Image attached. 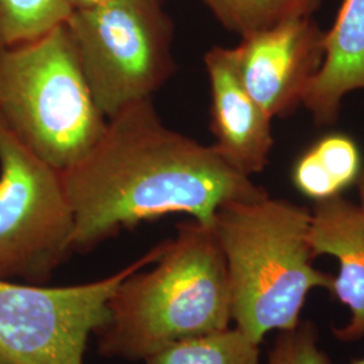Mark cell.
I'll list each match as a JSON object with an SVG mask.
<instances>
[{"label":"cell","instance_id":"6da1fadb","mask_svg":"<svg viewBox=\"0 0 364 364\" xmlns=\"http://www.w3.org/2000/svg\"><path fill=\"white\" fill-rule=\"evenodd\" d=\"M63 180L75 215L73 252L169 215L213 225L223 205L269 196L213 144L169 129L151 99L108 119L100 139L63 170Z\"/></svg>","mask_w":364,"mask_h":364},{"label":"cell","instance_id":"7a4b0ae2","mask_svg":"<svg viewBox=\"0 0 364 364\" xmlns=\"http://www.w3.org/2000/svg\"><path fill=\"white\" fill-rule=\"evenodd\" d=\"M227 262L213 225L180 223L158 259L127 277L95 336L108 359L144 362L185 338L231 326Z\"/></svg>","mask_w":364,"mask_h":364},{"label":"cell","instance_id":"3957f363","mask_svg":"<svg viewBox=\"0 0 364 364\" xmlns=\"http://www.w3.org/2000/svg\"><path fill=\"white\" fill-rule=\"evenodd\" d=\"M311 210L270 196L223 205L215 218L230 281L235 328L255 344L301 323L308 296L329 291L309 245Z\"/></svg>","mask_w":364,"mask_h":364},{"label":"cell","instance_id":"277c9868","mask_svg":"<svg viewBox=\"0 0 364 364\" xmlns=\"http://www.w3.org/2000/svg\"><path fill=\"white\" fill-rule=\"evenodd\" d=\"M0 115L18 138L58 170L91 151L107 126L66 23L0 48Z\"/></svg>","mask_w":364,"mask_h":364},{"label":"cell","instance_id":"5b68a950","mask_svg":"<svg viewBox=\"0 0 364 364\" xmlns=\"http://www.w3.org/2000/svg\"><path fill=\"white\" fill-rule=\"evenodd\" d=\"M65 23L107 119L151 99L176 72L174 25L159 0H109L72 11Z\"/></svg>","mask_w":364,"mask_h":364},{"label":"cell","instance_id":"8992f818","mask_svg":"<svg viewBox=\"0 0 364 364\" xmlns=\"http://www.w3.org/2000/svg\"><path fill=\"white\" fill-rule=\"evenodd\" d=\"M75 215L63 171L0 115V279L45 285L73 254Z\"/></svg>","mask_w":364,"mask_h":364},{"label":"cell","instance_id":"52a82bcc","mask_svg":"<svg viewBox=\"0 0 364 364\" xmlns=\"http://www.w3.org/2000/svg\"><path fill=\"white\" fill-rule=\"evenodd\" d=\"M165 247L166 240L117 273L80 285L0 279V356L10 364H84L88 340L105 326L117 287L153 264Z\"/></svg>","mask_w":364,"mask_h":364},{"label":"cell","instance_id":"ba28073f","mask_svg":"<svg viewBox=\"0 0 364 364\" xmlns=\"http://www.w3.org/2000/svg\"><path fill=\"white\" fill-rule=\"evenodd\" d=\"M324 36L313 16L248 34L234 49L239 76L263 111L291 115L324 60Z\"/></svg>","mask_w":364,"mask_h":364},{"label":"cell","instance_id":"9c48e42d","mask_svg":"<svg viewBox=\"0 0 364 364\" xmlns=\"http://www.w3.org/2000/svg\"><path fill=\"white\" fill-rule=\"evenodd\" d=\"M204 64L210 90L213 147L248 177L263 171L273 149V119L246 90L232 48H210L204 55Z\"/></svg>","mask_w":364,"mask_h":364},{"label":"cell","instance_id":"30bf717a","mask_svg":"<svg viewBox=\"0 0 364 364\" xmlns=\"http://www.w3.org/2000/svg\"><path fill=\"white\" fill-rule=\"evenodd\" d=\"M309 245L314 257L329 255L338 262L329 293L348 308L350 318L335 326L341 343L364 338V215L359 204L343 196L314 203Z\"/></svg>","mask_w":364,"mask_h":364},{"label":"cell","instance_id":"8fae6325","mask_svg":"<svg viewBox=\"0 0 364 364\" xmlns=\"http://www.w3.org/2000/svg\"><path fill=\"white\" fill-rule=\"evenodd\" d=\"M364 90V0H343L324 36V60L302 105L317 126L338 122L344 97Z\"/></svg>","mask_w":364,"mask_h":364},{"label":"cell","instance_id":"7c38bea8","mask_svg":"<svg viewBox=\"0 0 364 364\" xmlns=\"http://www.w3.org/2000/svg\"><path fill=\"white\" fill-rule=\"evenodd\" d=\"M259 344L237 328L185 338L147 358L144 364H259Z\"/></svg>","mask_w":364,"mask_h":364},{"label":"cell","instance_id":"4fadbf2b","mask_svg":"<svg viewBox=\"0 0 364 364\" xmlns=\"http://www.w3.org/2000/svg\"><path fill=\"white\" fill-rule=\"evenodd\" d=\"M221 26L245 37L287 21L313 16L323 0H201Z\"/></svg>","mask_w":364,"mask_h":364},{"label":"cell","instance_id":"5bb4252c","mask_svg":"<svg viewBox=\"0 0 364 364\" xmlns=\"http://www.w3.org/2000/svg\"><path fill=\"white\" fill-rule=\"evenodd\" d=\"M72 11L69 0H0V48L37 38Z\"/></svg>","mask_w":364,"mask_h":364},{"label":"cell","instance_id":"9a60e30c","mask_svg":"<svg viewBox=\"0 0 364 364\" xmlns=\"http://www.w3.org/2000/svg\"><path fill=\"white\" fill-rule=\"evenodd\" d=\"M343 193L356 183L362 171V156L356 142L346 134H329L311 147Z\"/></svg>","mask_w":364,"mask_h":364},{"label":"cell","instance_id":"2e32d148","mask_svg":"<svg viewBox=\"0 0 364 364\" xmlns=\"http://www.w3.org/2000/svg\"><path fill=\"white\" fill-rule=\"evenodd\" d=\"M318 341L316 326L301 320L296 328L278 332L267 364H332Z\"/></svg>","mask_w":364,"mask_h":364},{"label":"cell","instance_id":"e0dca14e","mask_svg":"<svg viewBox=\"0 0 364 364\" xmlns=\"http://www.w3.org/2000/svg\"><path fill=\"white\" fill-rule=\"evenodd\" d=\"M293 183L299 193L314 203L341 196L338 185L309 149L299 156L293 169Z\"/></svg>","mask_w":364,"mask_h":364},{"label":"cell","instance_id":"ac0fdd59","mask_svg":"<svg viewBox=\"0 0 364 364\" xmlns=\"http://www.w3.org/2000/svg\"><path fill=\"white\" fill-rule=\"evenodd\" d=\"M107 1H109V0H69V4L72 7V10L76 11V10L93 9L100 4H105Z\"/></svg>","mask_w":364,"mask_h":364},{"label":"cell","instance_id":"d6986e66","mask_svg":"<svg viewBox=\"0 0 364 364\" xmlns=\"http://www.w3.org/2000/svg\"><path fill=\"white\" fill-rule=\"evenodd\" d=\"M358 189H359V198H360V203H359V207L362 209V212H363L364 215V168H362V171H360V176H359V178H358Z\"/></svg>","mask_w":364,"mask_h":364},{"label":"cell","instance_id":"ffe728a7","mask_svg":"<svg viewBox=\"0 0 364 364\" xmlns=\"http://www.w3.org/2000/svg\"><path fill=\"white\" fill-rule=\"evenodd\" d=\"M347 364H364V358H360V359H353V360L348 362Z\"/></svg>","mask_w":364,"mask_h":364},{"label":"cell","instance_id":"44dd1931","mask_svg":"<svg viewBox=\"0 0 364 364\" xmlns=\"http://www.w3.org/2000/svg\"><path fill=\"white\" fill-rule=\"evenodd\" d=\"M0 364H10L7 360H4L1 356H0Z\"/></svg>","mask_w":364,"mask_h":364},{"label":"cell","instance_id":"7402d4cb","mask_svg":"<svg viewBox=\"0 0 364 364\" xmlns=\"http://www.w3.org/2000/svg\"><path fill=\"white\" fill-rule=\"evenodd\" d=\"M159 1H162V3H164V0H159Z\"/></svg>","mask_w":364,"mask_h":364}]
</instances>
